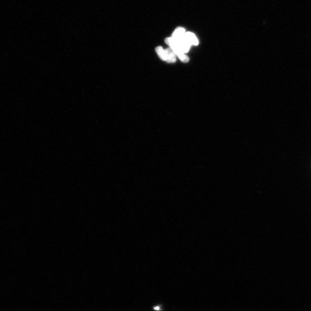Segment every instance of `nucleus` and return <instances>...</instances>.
Wrapping results in <instances>:
<instances>
[{"label":"nucleus","instance_id":"1","mask_svg":"<svg viewBox=\"0 0 311 311\" xmlns=\"http://www.w3.org/2000/svg\"><path fill=\"white\" fill-rule=\"evenodd\" d=\"M165 42L168 45L170 46L171 49L173 50L176 55L178 56L180 60L184 62H187L189 61L188 57L185 55L184 53L179 48L177 42L173 37H169L166 40Z\"/></svg>","mask_w":311,"mask_h":311},{"label":"nucleus","instance_id":"2","mask_svg":"<svg viewBox=\"0 0 311 311\" xmlns=\"http://www.w3.org/2000/svg\"><path fill=\"white\" fill-rule=\"evenodd\" d=\"M184 38L190 46H196L199 45V41L197 40V37L195 36L194 33L191 32L185 33Z\"/></svg>","mask_w":311,"mask_h":311},{"label":"nucleus","instance_id":"3","mask_svg":"<svg viewBox=\"0 0 311 311\" xmlns=\"http://www.w3.org/2000/svg\"><path fill=\"white\" fill-rule=\"evenodd\" d=\"M185 35L184 29L182 27L178 28L173 33L172 37L176 41L182 40L184 38Z\"/></svg>","mask_w":311,"mask_h":311},{"label":"nucleus","instance_id":"4","mask_svg":"<svg viewBox=\"0 0 311 311\" xmlns=\"http://www.w3.org/2000/svg\"><path fill=\"white\" fill-rule=\"evenodd\" d=\"M166 54V61L175 62L176 61V54L171 48L165 50Z\"/></svg>","mask_w":311,"mask_h":311},{"label":"nucleus","instance_id":"5","mask_svg":"<svg viewBox=\"0 0 311 311\" xmlns=\"http://www.w3.org/2000/svg\"><path fill=\"white\" fill-rule=\"evenodd\" d=\"M156 52H157L158 56L162 59V60L166 61V54L165 50H164L162 47L159 46V47L156 49Z\"/></svg>","mask_w":311,"mask_h":311}]
</instances>
